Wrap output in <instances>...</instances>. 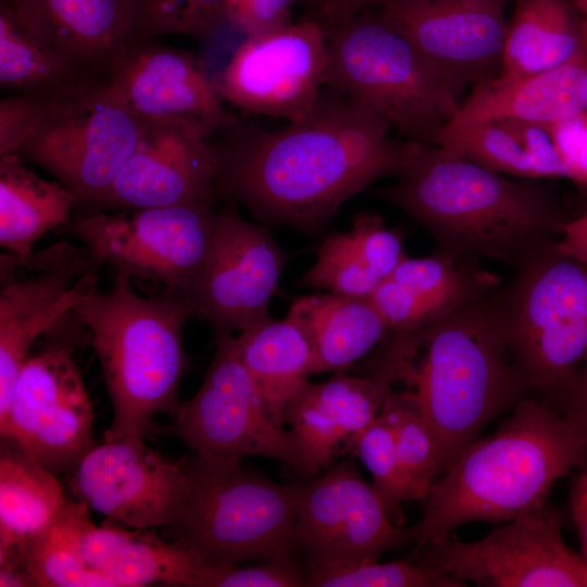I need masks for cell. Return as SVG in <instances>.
<instances>
[{"label":"cell","instance_id":"41","mask_svg":"<svg viewBox=\"0 0 587 587\" xmlns=\"http://www.w3.org/2000/svg\"><path fill=\"white\" fill-rule=\"evenodd\" d=\"M548 127L570 179L587 184V109Z\"/></svg>","mask_w":587,"mask_h":587},{"label":"cell","instance_id":"9","mask_svg":"<svg viewBox=\"0 0 587 587\" xmlns=\"http://www.w3.org/2000/svg\"><path fill=\"white\" fill-rule=\"evenodd\" d=\"M515 267L499 289L512 355L528 389L560 399L587 353V263L555 241Z\"/></svg>","mask_w":587,"mask_h":587},{"label":"cell","instance_id":"16","mask_svg":"<svg viewBox=\"0 0 587 587\" xmlns=\"http://www.w3.org/2000/svg\"><path fill=\"white\" fill-rule=\"evenodd\" d=\"M300 550L308 566L375 561L412 540L352 460L291 484Z\"/></svg>","mask_w":587,"mask_h":587},{"label":"cell","instance_id":"1","mask_svg":"<svg viewBox=\"0 0 587 587\" xmlns=\"http://www.w3.org/2000/svg\"><path fill=\"white\" fill-rule=\"evenodd\" d=\"M391 130L329 89L303 117L275 130L229 113L208 138L215 193L264 222L316 230L372 183L402 173L411 141L394 139Z\"/></svg>","mask_w":587,"mask_h":587},{"label":"cell","instance_id":"26","mask_svg":"<svg viewBox=\"0 0 587 587\" xmlns=\"http://www.w3.org/2000/svg\"><path fill=\"white\" fill-rule=\"evenodd\" d=\"M407 257L402 237L372 211H361L347 232L325 238L301 286L367 298Z\"/></svg>","mask_w":587,"mask_h":587},{"label":"cell","instance_id":"10","mask_svg":"<svg viewBox=\"0 0 587 587\" xmlns=\"http://www.w3.org/2000/svg\"><path fill=\"white\" fill-rule=\"evenodd\" d=\"M217 212L213 199L120 211L85 210L65 225L96 260L130 277L161 283L178 295L210 250Z\"/></svg>","mask_w":587,"mask_h":587},{"label":"cell","instance_id":"28","mask_svg":"<svg viewBox=\"0 0 587 587\" xmlns=\"http://www.w3.org/2000/svg\"><path fill=\"white\" fill-rule=\"evenodd\" d=\"M77 208L73 193L28 168L16 154L0 155V245L17 266L35 268L34 245L49 230L67 225Z\"/></svg>","mask_w":587,"mask_h":587},{"label":"cell","instance_id":"15","mask_svg":"<svg viewBox=\"0 0 587 587\" xmlns=\"http://www.w3.org/2000/svg\"><path fill=\"white\" fill-rule=\"evenodd\" d=\"M289 258L264 225L245 220L230 201L217 212L205 260L177 296L211 326L214 337L240 333L268 315Z\"/></svg>","mask_w":587,"mask_h":587},{"label":"cell","instance_id":"38","mask_svg":"<svg viewBox=\"0 0 587 587\" xmlns=\"http://www.w3.org/2000/svg\"><path fill=\"white\" fill-rule=\"evenodd\" d=\"M350 453L358 457L370 472L372 486L390 519L398 517L402 502L412 497L392 432L380 415L359 436Z\"/></svg>","mask_w":587,"mask_h":587},{"label":"cell","instance_id":"17","mask_svg":"<svg viewBox=\"0 0 587 587\" xmlns=\"http://www.w3.org/2000/svg\"><path fill=\"white\" fill-rule=\"evenodd\" d=\"M68 484L89 509L139 529L174 523L190 489L185 463L166 460L142 436L96 445L72 470Z\"/></svg>","mask_w":587,"mask_h":587},{"label":"cell","instance_id":"42","mask_svg":"<svg viewBox=\"0 0 587 587\" xmlns=\"http://www.w3.org/2000/svg\"><path fill=\"white\" fill-rule=\"evenodd\" d=\"M389 0H299L304 16L320 23L325 32L355 15L380 8Z\"/></svg>","mask_w":587,"mask_h":587},{"label":"cell","instance_id":"40","mask_svg":"<svg viewBox=\"0 0 587 587\" xmlns=\"http://www.w3.org/2000/svg\"><path fill=\"white\" fill-rule=\"evenodd\" d=\"M296 5L299 0H224V14L247 37L291 23Z\"/></svg>","mask_w":587,"mask_h":587},{"label":"cell","instance_id":"39","mask_svg":"<svg viewBox=\"0 0 587 587\" xmlns=\"http://www.w3.org/2000/svg\"><path fill=\"white\" fill-rule=\"evenodd\" d=\"M307 569L295 558L263 560L253 565H222L202 567L197 587H304Z\"/></svg>","mask_w":587,"mask_h":587},{"label":"cell","instance_id":"44","mask_svg":"<svg viewBox=\"0 0 587 587\" xmlns=\"http://www.w3.org/2000/svg\"><path fill=\"white\" fill-rule=\"evenodd\" d=\"M570 508L579 538L580 554L587 563V469L582 470L572 480Z\"/></svg>","mask_w":587,"mask_h":587},{"label":"cell","instance_id":"33","mask_svg":"<svg viewBox=\"0 0 587 587\" xmlns=\"http://www.w3.org/2000/svg\"><path fill=\"white\" fill-rule=\"evenodd\" d=\"M90 519L89 508L71 501L61 517L45 533L30 540L20 553V561L39 587H113L104 576L84 561L78 535Z\"/></svg>","mask_w":587,"mask_h":587},{"label":"cell","instance_id":"30","mask_svg":"<svg viewBox=\"0 0 587 587\" xmlns=\"http://www.w3.org/2000/svg\"><path fill=\"white\" fill-rule=\"evenodd\" d=\"M105 80L90 74L28 30L0 2V87L8 95L59 99Z\"/></svg>","mask_w":587,"mask_h":587},{"label":"cell","instance_id":"19","mask_svg":"<svg viewBox=\"0 0 587 587\" xmlns=\"http://www.w3.org/2000/svg\"><path fill=\"white\" fill-rule=\"evenodd\" d=\"M105 83L142 122L182 124L207 139L229 114L201 58L152 38L130 40L110 63Z\"/></svg>","mask_w":587,"mask_h":587},{"label":"cell","instance_id":"11","mask_svg":"<svg viewBox=\"0 0 587 587\" xmlns=\"http://www.w3.org/2000/svg\"><path fill=\"white\" fill-rule=\"evenodd\" d=\"M212 362L198 391L179 402L170 433L200 458L241 462L249 455L294 462L285 426L272 416L239 355L233 334L215 336Z\"/></svg>","mask_w":587,"mask_h":587},{"label":"cell","instance_id":"50","mask_svg":"<svg viewBox=\"0 0 587 587\" xmlns=\"http://www.w3.org/2000/svg\"><path fill=\"white\" fill-rule=\"evenodd\" d=\"M5 2H10L11 0H4Z\"/></svg>","mask_w":587,"mask_h":587},{"label":"cell","instance_id":"6","mask_svg":"<svg viewBox=\"0 0 587 587\" xmlns=\"http://www.w3.org/2000/svg\"><path fill=\"white\" fill-rule=\"evenodd\" d=\"M143 122L107 83L46 99L0 101V155L16 154L67 188L77 208L95 209L133 154Z\"/></svg>","mask_w":587,"mask_h":587},{"label":"cell","instance_id":"5","mask_svg":"<svg viewBox=\"0 0 587 587\" xmlns=\"http://www.w3.org/2000/svg\"><path fill=\"white\" fill-rule=\"evenodd\" d=\"M130 275L116 271L112 287L73 311L87 329L113 408L104 440L147 436L154 419L177 409L178 386L189 366L183 327L193 316L179 296L141 297Z\"/></svg>","mask_w":587,"mask_h":587},{"label":"cell","instance_id":"32","mask_svg":"<svg viewBox=\"0 0 587 587\" xmlns=\"http://www.w3.org/2000/svg\"><path fill=\"white\" fill-rule=\"evenodd\" d=\"M582 47V17L570 0H516L498 79L560 66Z\"/></svg>","mask_w":587,"mask_h":587},{"label":"cell","instance_id":"46","mask_svg":"<svg viewBox=\"0 0 587 587\" xmlns=\"http://www.w3.org/2000/svg\"><path fill=\"white\" fill-rule=\"evenodd\" d=\"M0 586L1 587H34L35 584L25 569L17 561L0 563Z\"/></svg>","mask_w":587,"mask_h":587},{"label":"cell","instance_id":"4","mask_svg":"<svg viewBox=\"0 0 587 587\" xmlns=\"http://www.w3.org/2000/svg\"><path fill=\"white\" fill-rule=\"evenodd\" d=\"M587 469V445L574 421L522 398L491 435L473 440L436 480L411 527L419 548L464 523H501L540 509L553 484Z\"/></svg>","mask_w":587,"mask_h":587},{"label":"cell","instance_id":"12","mask_svg":"<svg viewBox=\"0 0 587 587\" xmlns=\"http://www.w3.org/2000/svg\"><path fill=\"white\" fill-rule=\"evenodd\" d=\"M563 513L546 504L472 542L450 535L421 547L417 562L487 587H587V563L562 537Z\"/></svg>","mask_w":587,"mask_h":587},{"label":"cell","instance_id":"24","mask_svg":"<svg viewBox=\"0 0 587 587\" xmlns=\"http://www.w3.org/2000/svg\"><path fill=\"white\" fill-rule=\"evenodd\" d=\"M586 109L584 63L579 51L560 66L507 80L494 78L474 88L449 124L512 121L549 125L569 120Z\"/></svg>","mask_w":587,"mask_h":587},{"label":"cell","instance_id":"35","mask_svg":"<svg viewBox=\"0 0 587 587\" xmlns=\"http://www.w3.org/2000/svg\"><path fill=\"white\" fill-rule=\"evenodd\" d=\"M438 146L501 174L544 178L536 161L503 123L449 124Z\"/></svg>","mask_w":587,"mask_h":587},{"label":"cell","instance_id":"34","mask_svg":"<svg viewBox=\"0 0 587 587\" xmlns=\"http://www.w3.org/2000/svg\"><path fill=\"white\" fill-rule=\"evenodd\" d=\"M379 415L390 427L412 499L423 500L440 471L436 438L409 389L390 392Z\"/></svg>","mask_w":587,"mask_h":587},{"label":"cell","instance_id":"45","mask_svg":"<svg viewBox=\"0 0 587 587\" xmlns=\"http://www.w3.org/2000/svg\"><path fill=\"white\" fill-rule=\"evenodd\" d=\"M557 247L564 254L587 263V208L564 224Z\"/></svg>","mask_w":587,"mask_h":587},{"label":"cell","instance_id":"37","mask_svg":"<svg viewBox=\"0 0 587 587\" xmlns=\"http://www.w3.org/2000/svg\"><path fill=\"white\" fill-rule=\"evenodd\" d=\"M135 39L161 35L205 38L225 20L224 0H135Z\"/></svg>","mask_w":587,"mask_h":587},{"label":"cell","instance_id":"36","mask_svg":"<svg viewBox=\"0 0 587 587\" xmlns=\"http://www.w3.org/2000/svg\"><path fill=\"white\" fill-rule=\"evenodd\" d=\"M310 587H460L464 582L412 559L305 566Z\"/></svg>","mask_w":587,"mask_h":587},{"label":"cell","instance_id":"49","mask_svg":"<svg viewBox=\"0 0 587 587\" xmlns=\"http://www.w3.org/2000/svg\"><path fill=\"white\" fill-rule=\"evenodd\" d=\"M497 1H500V2H503V3H505V2H507V0H497Z\"/></svg>","mask_w":587,"mask_h":587},{"label":"cell","instance_id":"43","mask_svg":"<svg viewBox=\"0 0 587 587\" xmlns=\"http://www.w3.org/2000/svg\"><path fill=\"white\" fill-rule=\"evenodd\" d=\"M560 399L565 403L563 414L574 421L587 445V353Z\"/></svg>","mask_w":587,"mask_h":587},{"label":"cell","instance_id":"25","mask_svg":"<svg viewBox=\"0 0 587 587\" xmlns=\"http://www.w3.org/2000/svg\"><path fill=\"white\" fill-rule=\"evenodd\" d=\"M151 530L97 526L89 519L78 535L79 551L86 564L113 587H197L204 564L184 547Z\"/></svg>","mask_w":587,"mask_h":587},{"label":"cell","instance_id":"8","mask_svg":"<svg viewBox=\"0 0 587 587\" xmlns=\"http://www.w3.org/2000/svg\"><path fill=\"white\" fill-rule=\"evenodd\" d=\"M185 467L189 495L172 541L210 566L295 558L300 550L291 485L278 484L241 462L195 454Z\"/></svg>","mask_w":587,"mask_h":587},{"label":"cell","instance_id":"14","mask_svg":"<svg viewBox=\"0 0 587 587\" xmlns=\"http://www.w3.org/2000/svg\"><path fill=\"white\" fill-rule=\"evenodd\" d=\"M326 68V32L303 16L247 36L213 79L224 102L238 110L294 122L317 102Z\"/></svg>","mask_w":587,"mask_h":587},{"label":"cell","instance_id":"48","mask_svg":"<svg viewBox=\"0 0 587 587\" xmlns=\"http://www.w3.org/2000/svg\"><path fill=\"white\" fill-rule=\"evenodd\" d=\"M570 2L582 18L587 21V0H570Z\"/></svg>","mask_w":587,"mask_h":587},{"label":"cell","instance_id":"3","mask_svg":"<svg viewBox=\"0 0 587 587\" xmlns=\"http://www.w3.org/2000/svg\"><path fill=\"white\" fill-rule=\"evenodd\" d=\"M397 177L377 196L421 224L437 251L458 262L516 266L558 241L570 220L539 178L501 174L438 145L411 141Z\"/></svg>","mask_w":587,"mask_h":587},{"label":"cell","instance_id":"13","mask_svg":"<svg viewBox=\"0 0 587 587\" xmlns=\"http://www.w3.org/2000/svg\"><path fill=\"white\" fill-rule=\"evenodd\" d=\"M92 427V403L68 347L29 357L0 413L2 438L57 474L96 446Z\"/></svg>","mask_w":587,"mask_h":587},{"label":"cell","instance_id":"21","mask_svg":"<svg viewBox=\"0 0 587 587\" xmlns=\"http://www.w3.org/2000/svg\"><path fill=\"white\" fill-rule=\"evenodd\" d=\"M216 159L197 130L177 123L143 122L137 146L95 209L166 208L213 199Z\"/></svg>","mask_w":587,"mask_h":587},{"label":"cell","instance_id":"23","mask_svg":"<svg viewBox=\"0 0 587 587\" xmlns=\"http://www.w3.org/2000/svg\"><path fill=\"white\" fill-rule=\"evenodd\" d=\"M7 3L34 35L103 80L112 60L135 39V0H11Z\"/></svg>","mask_w":587,"mask_h":587},{"label":"cell","instance_id":"7","mask_svg":"<svg viewBox=\"0 0 587 587\" xmlns=\"http://www.w3.org/2000/svg\"><path fill=\"white\" fill-rule=\"evenodd\" d=\"M325 85L408 141L438 145L462 103L433 64L372 10L326 30Z\"/></svg>","mask_w":587,"mask_h":587},{"label":"cell","instance_id":"2","mask_svg":"<svg viewBox=\"0 0 587 587\" xmlns=\"http://www.w3.org/2000/svg\"><path fill=\"white\" fill-rule=\"evenodd\" d=\"M404 382L439 449L440 471L528 386L509 345L498 287L471 298L409 335H392L375 357Z\"/></svg>","mask_w":587,"mask_h":587},{"label":"cell","instance_id":"31","mask_svg":"<svg viewBox=\"0 0 587 587\" xmlns=\"http://www.w3.org/2000/svg\"><path fill=\"white\" fill-rule=\"evenodd\" d=\"M239 355L272 416L284 425L288 401L313 375V352L308 337L290 317L270 315L236 337Z\"/></svg>","mask_w":587,"mask_h":587},{"label":"cell","instance_id":"27","mask_svg":"<svg viewBox=\"0 0 587 587\" xmlns=\"http://www.w3.org/2000/svg\"><path fill=\"white\" fill-rule=\"evenodd\" d=\"M304 332L313 352L312 374L341 372L367 354L388 327L370 297L332 291L295 300L287 314Z\"/></svg>","mask_w":587,"mask_h":587},{"label":"cell","instance_id":"18","mask_svg":"<svg viewBox=\"0 0 587 587\" xmlns=\"http://www.w3.org/2000/svg\"><path fill=\"white\" fill-rule=\"evenodd\" d=\"M497 0H389L379 16L404 36L454 91L472 90L501 71L509 22Z\"/></svg>","mask_w":587,"mask_h":587},{"label":"cell","instance_id":"47","mask_svg":"<svg viewBox=\"0 0 587 587\" xmlns=\"http://www.w3.org/2000/svg\"><path fill=\"white\" fill-rule=\"evenodd\" d=\"M582 17V16H580ZM582 58L584 63V74H585V98H586V108H587V21L582 18Z\"/></svg>","mask_w":587,"mask_h":587},{"label":"cell","instance_id":"29","mask_svg":"<svg viewBox=\"0 0 587 587\" xmlns=\"http://www.w3.org/2000/svg\"><path fill=\"white\" fill-rule=\"evenodd\" d=\"M70 500L55 474L17 448L0 458V562L20 559L24 546L50 528Z\"/></svg>","mask_w":587,"mask_h":587},{"label":"cell","instance_id":"20","mask_svg":"<svg viewBox=\"0 0 587 587\" xmlns=\"http://www.w3.org/2000/svg\"><path fill=\"white\" fill-rule=\"evenodd\" d=\"M102 264L88 252L60 242L43 252L37 275L17 279L1 274L0 413L34 342L97 291Z\"/></svg>","mask_w":587,"mask_h":587},{"label":"cell","instance_id":"22","mask_svg":"<svg viewBox=\"0 0 587 587\" xmlns=\"http://www.w3.org/2000/svg\"><path fill=\"white\" fill-rule=\"evenodd\" d=\"M390 392V380L379 374L355 377L341 371L322 383L308 380L283 412L294 451L290 469L305 478L329 469L351 451Z\"/></svg>","mask_w":587,"mask_h":587}]
</instances>
